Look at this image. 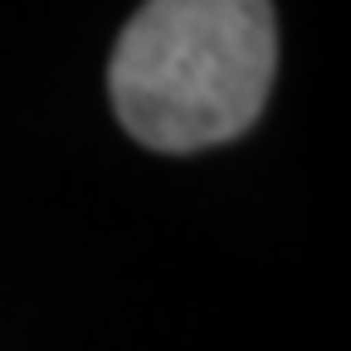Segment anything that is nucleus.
I'll return each mask as SVG.
<instances>
[{
	"mask_svg": "<svg viewBox=\"0 0 351 351\" xmlns=\"http://www.w3.org/2000/svg\"><path fill=\"white\" fill-rule=\"evenodd\" d=\"M274 69V0H147L112 44L108 93L142 147L186 156L249 132Z\"/></svg>",
	"mask_w": 351,
	"mask_h": 351,
	"instance_id": "obj_1",
	"label": "nucleus"
}]
</instances>
